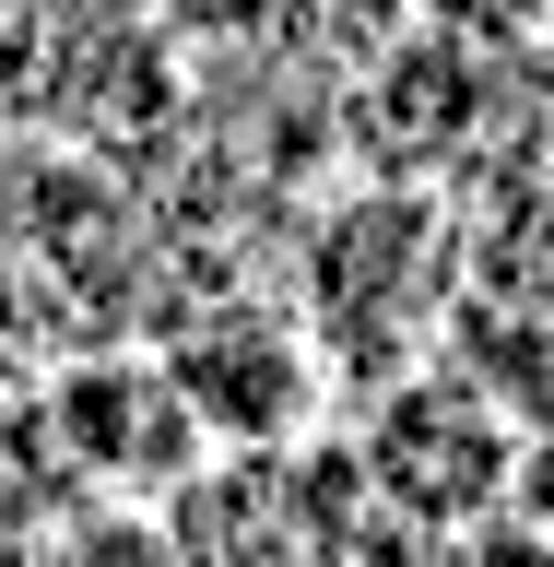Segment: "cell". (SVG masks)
Masks as SVG:
<instances>
[{
  "label": "cell",
  "mask_w": 554,
  "mask_h": 567,
  "mask_svg": "<svg viewBox=\"0 0 554 567\" xmlns=\"http://www.w3.org/2000/svg\"><path fill=\"white\" fill-rule=\"evenodd\" d=\"M437 567H554V532L543 520H472L437 544Z\"/></svg>",
  "instance_id": "2"
},
{
  "label": "cell",
  "mask_w": 554,
  "mask_h": 567,
  "mask_svg": "<svg viewBox=\"0 0 554 567\" xmlns=\"http://www.w3.org/2000/svg\"><path fill=\"white\" fill-rule=\"evenodd\" d=\"M354 485L401 532H425V544H449L472 520H508V496H520V414L472 367H449V379L414 367L378 402V425L354 437Z\"/></svg>",
  "instance_id": "1"
}]
</instances>
